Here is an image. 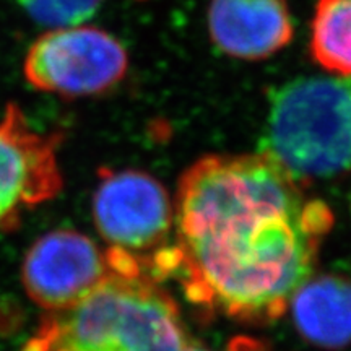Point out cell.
Segmentation results:
<instances>
[{
	"label": "cell",
	"mask_w": 351,
	"mask_h": 351,
	"mask_svg": "<svg viewBox=\"0 0 351 351\" xmlns=\"http://www.w3.org/2000/svg\"><path fill=\"white\" fill-rule=\"evenodd\" d=\"M330 226L326 204L302 199L263 153L204 158L179 184L174 274L197 304L236 319H276L309 280Z\"/></svg>",
	"instance_id": "1"
},
{
	"label": "cell",
	"mask_w": 351,
	"mask_h": 351,
	"mask_svg": "<svg viewBox=\"0 0 351 351\" xmlns=\"http://www.w3.org/2000/svg\"><path fill=\"white\" fill-rule=\"evenodd\" d=\"M173 300L150 276L114 274L86 300L41 320L23 351H184Z\"/></svg>",
	"instance_id": "2"
},
{
	"label": "cell",
	"mask_w": 351,
	"mask_h": 351,
	"mask_svg": "<svg viewBox=\"0 0 351 351\" xmlns=\"http://www.w3.org/2000/svg\"><path fill=\"white\" fill-rule=\"evenodd\" d=\"M261 153L298 182L351 168V77H302L271 93Z\"/></svg>",
	"instance_id": "3"
},
{
	"label": "cell",
	"mask_w": 351,
	"mask_h": 351,
	"mask_svg": "<svg viewBox=\"0 0 351 351\" xmlns=\"http://www.w3.org/2000/svg\"><path fill=\"white\" fill-rule=\"evenodd\" d=\"M129 60L122 44L93 26L44 33L29 47L25 77L36 90L62 96L104 93L124 78Z\"/></svg>",
	"instance_id": "4"
},
{
	"label": "cell",
	"mask_w": 351,
	"mask_h": 351,
	"mask_svg": "<svg viewBox=\"0 0 351 351\" xmlns=\"http://www.w3.org/2000/svg\"><path fill=\"white\" fill-rule=\"evenodd\" d=\"M112 275L108 249L73 230L46 232L21 265L26 295L47 314L77 306Z\"/></svg>",
	"instance_id": "5"
},
{
	"label": "cell",
	"mask_w": 351,
	"mask_h": 351,
	"mask_svg": "<svg viewBox=\"0 0 351 351\" xmlns=\"http://www.w3.org/2000/svg\"><path fill=\"white\" fill-rule=\"evenodd\" d=\"M91 210L109 247L142 263L143 252L160 247L173 223L168 192L152 176L135 169L101 171Z\"/></svg>",
	"instance_id": "6"
},
{
	"label": "cell",
	"mask_w": 351,
	"mask_h": 351,
	"mask_svg": "<svg viewBox=\"0 0 351 351\" xmlns=\"http://www.w3.org/2000/svg\"><path fill=\"white\" fill-rule=\"evenodd\" d=\"M59 140L39 134L16 104H8L0 119V228H12L23 210L59 194Z\"/></svg>",
	"instance_id": "7"
},
{
	"label": "cell",
	"mask_w": 351,
	"mask_h": 351,
	"mask_svg": "<svg viewBox=\"0 0 351 351\" xmlns=\"http://www.w3.org/2000/svg\"><path fill=\"white\" fill-rule=\"evenodd\" d=\"M208 28L213 43L239 59H265L293 38L285 0H212Z\"/></svg>",
	"instance_id": "8"
},
{
	"label": "cell",
	"mask_w": 351,
	"mask_h": 351,
	"mask_svg": "<svg viewBox=\"0 0 351 351\" xmlns=\"http://www.w3.org/2000/svg\"><path fill=\"white\" fill-rule=\"evenodd\" d=\"M298 330L324 348L351 343V283L337 276L307 282L289 301Z\"/></svg>",
	"instance_id": "9"
},
{
	"label": "cell",
	"mask_w": 351,
	"mask_h": 351,
	"mask_svg": "<svg viewBox=\"0 0 351 351\" xmlns=\"http://www.w3.org/2000/svg\"><path fill=\"white\" fill-rule=\"evenodd\" d=\"M311 52L328 72L351 77V0H319L311 28Z\"/></svg>",
	"instance_id": "10"
},
{
	"label": "cell",
	"mask_w": 351,
	"mask_h": 351,
	"mask_svg": "<svg viewBox=\"0 0 351 351\" xmlns=\"http://www.w3.org/2000/svg\"><path fill=\"white\" fill-rule=\"evenodd\" d=\"M103 0H20L26 13L47 26H75L90 19Z\"/></svg>",
	"instance_id": "11"
},
{
	"label": "cell",
	"mask_w": 351,
	"mask_h": 351,
	"mask_svg": "<svg viewBox=\"0 0 351 351\" xmlns=\"http://www.w3.org/2000/svg\"><path fill=\"white\" fill-rule=\"evenodd\" d=\"M184 351H210V350H204L199 348V346H186ZM226 351H263L262 345L257 343V341L249 340V339H238L234 341H231L230 348Z\"/></svg>",
	"instance_id": "12"
}]
</instances>
